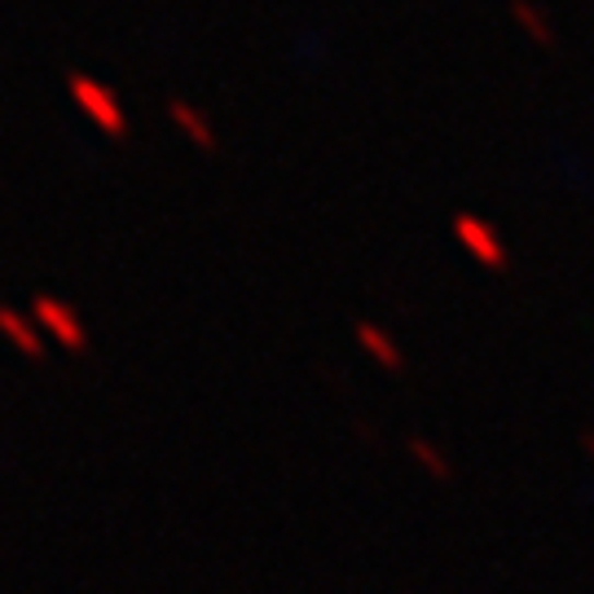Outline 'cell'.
<instances>
[{
  "instance_id": "1",
  "label": "cell",
  "mask_w": 594,
  "mask_h": 594,
  "mask_svg": "<svg viewBox=\"0 0 594 594\" xmlns=\"http://www.w3.org/2000/svg\"><path fill=\"white\" fill-rule=\"evenodd\" d=\"M67 97L84 110V119L93 128H102L106 136H128V110L119 102V93L110 84H102L88 71H67Z\"/></svg>"
},
{
  "instance_id": "2",
  "label": "cell",
  "mask_w": 594,
  "mask_h": 594,
  "mask_svg": "<svg viewBox=\"0 0 594 594\" xmlns=\"http://www.w3.org/2000/svg\"><path fill=\"white\" fill-rule=\"evenodd\" d=\"M32 322H36L54 344H62V348H71V353H88V331H84L80 313H75L67 300H58V295H36V300H32Z\"/></svg>"
},
{
  "instance_id": "3",
  "label": "cell",
  "mask_w": 594,
  "mask_h": 594,
  "mask_svg": "<svg viewBox=\"0 0 594 594\" xmlns=\"http://www.w3.org/2000/svg\"><path fill=\"white\" fill-rule=\"evenodd\" d=\"M450 229H454V242H459L472 260H480L485 269H502V264H507V242H502V234H498L485 216H476V212H454Z\"/></svg>"
},
{
  "instance_id": "4",
  "label": "cell",
  "mask_w": 594,
  "mask_h": 594,
  "mask_svg": "<svg viewBox=\"0 0 594 594\" xmlns=\"http://www.w3.org/2000/svg\"><path fill=\"white\" fill-rule=\"evenodd\" d=\"M0 335H5L23 357L40 361L45 357V331L32 322V313H19L10 305H0Z\"/></svg>"
},
{
  "instance_id": "5",
  "label": "cell",
  "mask_w": 594,
  "mask_h": 594,
  "mask_svg": "<svg viewBox=\"0 0 594 594\" xmlns=\"http://www.w3.org/2000/svg\"><path fill=\"white\" fill-rule=\"evenodd\" d=\"M168 119L194 141V145H203V151H216V128L207 123V115L194 106V102H186V97H168Z\"/></svg>"
},
{
  "instance_id": "6",
  "label": "cell",
  "mask_w": 594,
  "mask_h": 594,
  "mask_svg": "<svg viewBox=\"0 0 594 594\" xmlns=\"http://www.w3.org/2000/svg\"><path fill=\"white\" fill-rule=\"evenodd\" d=\"M353 335H357V344L383 366V370H401L405 366V353H401V344L379 326V322H357L353 326Z\"/></svg>"
},
{
  "instance_id": "7",
  "label": "cell",
  "mask_w": 594,
  "mask_h": 594,
  "mask_svg": "<svg viewBox=\"0 0 594 594\" xmlns=\"http://www.w3.org/2000/svg\"><path fill=\"white\" fill-rule=\"evenodd\" d=\"M409 459L431 476V480H454V463H450V454L440 450L436 440H427V436H409Z\"/></svg>"
},
{
  "instance_id": "8",
  "label": "cell",
  "mask_w": 594,
  "mask_h": 594,
  "mask_svg": "<svg viewBox=\"0 0 594 594\" xmlns=\"http://www.w3.org/2000/svg\"><path fill=\"white\" fill-rule=\"evenodd\" d=\"M511 14H515V23H520L528 36H537L542 45L550 40V23H546V14L533 5V0H511Z\"/></svg>"
}]
</instances>
